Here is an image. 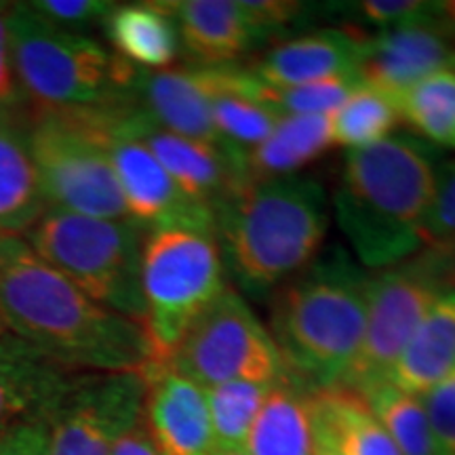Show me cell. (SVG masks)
<instances>
[{"instance_id":"cell-16","label":"cell","mask_w":455,"mask_h":455,"mask_svg":"<svg viewBox=\"0 0 455 455\" xmlns=\"http://www.w3.org/2000/svg\"><path fill=\"white\" fill-rule=\"evenodd\" d=\"M127 100L158 127L226 150L213 123L212 89L204 66L138 70Z\"/></svg>"},{"instance_id":"cell-4","label":"cell","mask_w":455,"mask_h":455,"mask_svg":"<svg viewBox=\"0 0 455 455\" xmlns=\"http://www.w3.org/2000/svg\"><path fill=\"white\" fill-rule=\"evenodd\" d=\"M371 276L346 253L315 259L272 295L270 335L289 375L310 390L333 388L361 346Z\"/></svg>"},{"instance_id":"cell-24","label":"cell","mask_w":455,"mask_h":455,"mask_svg":"<svg viewBox=\"0 0 455 455\" xmlns=\"http://www.w3.org/2000/svg\"><path fill=\"white\" fill-rule=\"evenodd\" d=\"M331 146V114L281 116L268 138L244 155V173L249 181L289 178Z\"/></svg>"},{"instance_id":"cell-20","label":"cell","mask_w":455,"mask_h":455,"mask_svg":"<svg viewBox=\"0 0 455 455\" xmlns=\"http://www.w3.org/2000/svg\"><path fill=\"white\" fill-rule=\"evenodd\" d=\"M312 392L293 375L272 386L249 430V455H316L318 435Z\"/></svg>"},{"instance_id":"cell-2","label":"cell","mask_w":455,"mask_h":455,"mask_svg":"<svg viewBox=\"0 0 455 455\" xmlns=\"http://www.w3.org/2000/svg\"><path fill=\"white\" fill-rule=\"evenodd\" d=\"M436 195L428 148L407 135L348 150L333 195L338 224L365 268L384 270L422 249Z\"/></svg>"},{"instance_id":"cell-32","label":"cell","mask_w":455,"mask_h":455,"mask_svg":"<svg viewBox=\"0 0 455 455\" xmlns=\"http://www.w3.org/2000/svg\"><path fill=\"white\" fill-rule=\"evenodd\" d=\"M28 4L49 24L74 32L93 21L106 20L114 9V3H108V0H36Z\"/></svg>"},{"instance_id":"cell-33","label":"cell","mask_w":455,"mask_h":455,"mask_svg":"<svg viewBox=\"0 0 455 455\" xmlns=\"http://www.w3.org/2000/svg\"><path fill=\"white\" fill-rule=\"evenodd\" d=\"M355 7L363 20L379 26L382 30L435 15V3H419V0H363Z\"/></svg>"},{"instance_id":"cell-11","label":"cell","mask_w":455,"mask_h":455,"mask_svg":"<svg viewBox=\"0 0 455 455\" xmlns=\"http://www.w3.org/2000/svg\"><path fill=\"white\" fill-rule=\"evenodd\" d=\"M146 378L140 371L78 373L49 422L47 455H112L140 424Z\"/></svg>"},{"instance_id":"cell-9","label":"cell","mask_w":455,"mask_h":455,"mask_svg":"<svg viewBox=\"0 0 455 455\" xmlns=\"http://www.w3.org/2000/svg\"><path fill=\"white\" fill-rule=\"evenodd\" d=\"M432 249L371 276L365 333L339 388L365 395L373 386L388 382L392 367L426 312L449 289L447 249Z\"/></svg>"},{"instance_id":"cell-6","label":"cell","mask_w":455,"mask_h":455,"mask_svg":"<svg viewBox=\"0 0 455 455\" xmlns=\"http://www.w3.org/2000/svg\"><path fill=\"white\" fill-rule=\"evenodd\" d=\"M146 235L148 230L131 220L47 209L21 238L87 298L144 325L141 251Z\"/></svg>"},{"instance_id":"cell-39","label":"cell","mask_w":455,"mask_h":455,"mask_svg":"<svg viewBox=\"0 0 455 455\" xmlns=\"http://www.w3.org/2000/svg\"><path fill=\"white\" fill-rule=\"evenodd\" d=\"M316 455H339L338 451H335L333 447H329L327 443H323V441H318V453Z\"/></svg>"},{"instance_id":"cell-26","label":"cell","mask_w":455,"mask_h":455,"mask_svg":"<svg viewBox=\"0 0 455 455\" xmlns=\"http://www.w3.org/2000/svg\"><path fill=\"white\" fill-rule=\"evenodd\" d=\"M396 112L413 133L430 144L455 150V70H443L407 89Z\"/></svg>"},{"instance_id":"cell-36","label":"cell","mask_w":455,"mask_h":455,"mask_svg":"<svg viewBox=\"0 0 455 455\" xmlns=\"http://www.w3.org/2000/svg\"><path fill=\"white\" fill-rule=\"evenodd\" d=\"M20 100V87L11 61L7 26H4V4H0V108L11 106Z\"/></svg>"},{"instance_id":"cell-13","label":"cell","mask_w":455,"mask_h":455,"mask_svg":"<svg viewBox=\"0 0 455 455\" xmlns=\"http://www.w3.org/2000/svg\"><path fill=\"white\" fill-rule=\"evenodd\" d=\"M455 70V32L436 15L363 36L356 78L392 104L424 78Z\"/></svg>"},{"instance_id":"cell-12","label":"cell","mask_w":455,"mask_h":455,"mask_svg":"<svg viewBox=\"0 0 455 455\" xmlns=\"http://www.w3.org/2000/svg\"><path fill=\"white\" fill-rule=\"evenodd\" d=\"M123 104L101 108L100 116L104 144L123 192L129 220L144 230L167 226H196L215 230L213 213L190 201L144 141L127 127L123 118Z\"/></svg>"},{"instance_id":"cell-15","label":"cell","mask_w":455,"mask_h":455,"mask_svg":"<svg viewBox=\"0 0 455 455\" xmlns=\"http://www.w3.org/2000/svg\"><path fill=\"white\" fill-rule=\"evenodd\" d=\"M146 378L141 426L161 455H213V436L207 392L175 371L158 367Z\"/></svg>"},{"instance_id":"cell-25","label":"cell","mask_w":455,"mask_h":455,"mask_svg":"<svg viewBox=\"0 0 455 455\" xmlns=\"http://www.w3.org/2000/svg\"><path fill=\"white\" fill-rule=\"evenodd\" d=\"M47 209L26 133L0 112V236H24Z\"/></svg>"},{"instance_id":"cell-30","label":"cell","mask_w":455,"mask_h":455,"mask_svg":"<svg viewBox=\"0 0 455 455\" xmlns=\"http://www.w3.org/2000/svg\"><path fill=\"white\" fill-rule=\"evenodd\" d=\"M455 243V161L436 171V195L424 221V244L449 249Z\"/></svg>"},{"instance_id":"cell-1","label":"cell","mask_w":455,"mask_h":455,"mask_svg":"<svg viewBox=\"0 0 455 455\" xmlns=\"http://www.w3.org/2000/svg\"><path fill=\"white\" fill-rule=\"evenodd\" d=\"M0 333L72 373H144L155 358L140 321L87 298L21 236L0 238Z\"/></svg>"},{"instance_id":"cell-31","label":"cell","mask_w":455,"mask_h":455,"mask_svg":"<svg viewBox=\"0 0 455 455\" xmlns=\"http://www.w3.org/2000/svg\"><path fill=\"white\" fill-rule=\"evenodd\" d=\"M422 398L436 455H455V369Z\"/></svg>"},{"instance_id":"cell-5","label":"cell","mask_w":455,"mask_h":455,"mask_svg":"<svg viewBox=\"0 0 455 455\" xmlns=\"http://www.w3.org/2000/svg\"><path fill=\"white\" fill-rule=\"evenodd\" d=\"M17 83L44 110H95L127 101L135 72L104 44L44 21L28 3L4 9Z\"/></svg>"},{"instance_id":"cell-28","label":"cell","mask_w":455,"mask_h":455,"mask_svg":"<svg viewBox=\"0 0 455 455\" xmlns=\"http://www.w3.org/2000/svg\"><path fill=\"white\" fill-rule=\"evenodd\" d=\"M398 123L401 118L396 106L386 95L367 84H358L331 114V141L333 146L358 150L388 140Z\"/></svg>"},{"instance_id":"cell-18","label":"cell","mask_w":455,"mask_h":455,"mask_svg":"<svg viewBox=\"0 0 455 455\" xmlns=\"http://www.w3.org/2000/svg\"><path fill=\"white\" fill-rule=\"evenodd\" d=\"M361 41V34L341 28L316 30L276 44L251 68V72L261 83L276 89L338 76L356 78Z\"/></svg>"},{"instance_id":"cell-23","label":"cell","mask_w":455,"mask_h":455,"mask_svg":"<svg viewBox=\"0 0 455 455\" xmlns=\"http://www.w3.org/2000/svg\"><path fill=\"white\" fill-rule=\"evenodd\" d=\"M318 441L339 455H401L395 441L356 392L323 388L312 392Z\"/></svg>"},{"instance_id":"cell-38","label":"cell","mask_w":455,"mask_h":455,"mask_svg":"<svg viewBox=\"0 0 455 455\" xmlns=\"http://www.w3.org/2000/svg\"><path fill=\"white\" fill-rule=\"evenodd\" d=\"M435 15L445 24L449 30L455 32V0H445V3H435Z\"/></svg>"},{"instance_id":"cell-34","label":"cell","mask_w":455,"mask_h":455,"mask_svg":"<svg viewBox=\"0 0 455 455\" xmlns=\"http://www.w3.org/2000/svg\"><path fill=\"white\" fill-rule=\"evenodd\" d=\"M51 419H32L0 435V455H47Z\"/></svg>"},{"instance_id":"cell-14","label":"cell","mask_w":455,"mask_h":455,"mask_svg":"<svg viewBox=\"0 0 455 455\" xmlns=\"http://www.w3.org/2000/svg\"><path fill=\"white\" fill-rule=\"evenodd\" d=\"M123 118L173 178L180 190L212 213L249 184L243 156L171 133L152 123L129 100L123 104Z\"/></svg>"},{"instance_id":"cell-21","label":"cell","mask_w":455,"mask_h":455,"mask_svg":"<svg viewBox=\"0 0 455 455\" xmlns=\"http://www.w3.org/2000/svg\"><path fill=\"white\" fill-rule=\"evenodd\" d=\"M455 369V287L430 306L405 350L392 367L388 382L413 396H424Z\"/></svg>"},{"instance_id":"cell-35","label":"cell","mask_w":455,"mask_h":455,"mask_svg":"<svg viewBox=\"0 0 455 455\" xmlns=\"http://www.w3.org/2000/svg\"><path fill=\"white\" fill-rule=\"evenodd\" d=\"M243 9L259 32V36L284 28L304 11V4L289 3V0H243Z\"/></svg>"},{"instance_id":"cell-19","label":"cell","mask_w":455,"mask_h":455,"mask_svg":"<svg viewBox=\"0 0 455 455\" xmlns=\"http://www.w3.org/2000/svg\"><path fill=\"white\" fill-rule=\"evenodd\" d=\"M163 4L173 17L180 44L204 68L230 66L261 38L238 0H180Z\"/></svg>"},{"instance_id":"cell-3","label":"cell","mask_w":455,"mask_h":455,"mask_svg":"<svg viewBox=\"0 0 455 455\" xmlns=\"http://www.w3.org/2000/svg\"><path fill=\"white\" fill-rule=\"evenodd\" d=\"M224 266L244 293L264 295L298 276L321 253L327 192L301 175L249 181L213 213Z\"/></svg>"},{"instance_id":"cell-22","label":"cell","mask_w":455,"mask_h":455,"mask_svg":"<svg viewBox=\"0 0 455 455\" xmlns=\"http://www.w3.org/2000/svg\"><path fill=\"white\" fill-rule=\"evenodd\" d=\"M104 24L116 55L138 70H167L178 57L180 34L163 3L114 4Z\"/></svg>"},{"instance_id":"cell-7","label":"cell","mask_w":455,"mask_h":455,"mask_svg":"<svg viewBox=\"0 0 455 455\" xmlns=\"http://www.w3.org/2000/svg\"><path fill=\"white\" fill-rule=\"evenodd\" d=\"M224 275V258L212 228L148 230L141 251V293L144 327L155 358L146 371L169 367L188 329L228 287Z\"/></svg>"},{"instance_id":"cell-40","label":"cell","mask_w":455,"mask_h":455,"mask_svg":"<svg viewBox=\"0 0 455 455\" xmlns=\"http://www.w3.org/2000/svg\"><path fill=\"white\" fill-rule=\"evenodd\" d=\"M213 455H249L244 449H232V451H215Z\"/></svg>"},{"instance_id":"cell-8","label":"cell","mask_w":455,"mask_h":455,"mask_svg":"<svg viewBox=\"0 0 455 455\" xmlns=\"http://www.w3.org/2000/svg\"><path fill=\"white\" fill-rule=\"evenodd\" d=\"M101 108L43 110L26 133L38 186L49 209L104 220H129L110 155Z\"/></svg>"},{"instance_id":"cell-27","label":"cell","mask_w":455,"mask_h":455,"mask_svg":"<svg viewBox=\"0 0 455 455\" xmlns=\"http://www.w3.org/2000/svg\"><path fill=\"white\" fill-rule=\"evenodd\" d=\"M361 396L382 422L401 455H436L422 398L407 395L390 382L373 386Z\"/></svg>"},{"instance_id":"cell-17","label":"cell","mask_w":455,"mask_h":455,"mask_svg":"<svg viewBox=\"0 0 455 455\" xmlns=\"http://www.w3.org/2000/svg\"><path fill=\"white\" fill-rule=\"evenodd\" d=\"M76 375L26 341L0 333V435L32 419H51Z\"/></svg>"},{"instance_id":"cell-10","label":"cell","mask_w":455,"mask_h":455,"mask_svg":"<svg viewBox=\"0 0 455 455\" xmlns=\"http://www.w3.org/2000/svg\"><path fill=\"white\" fill-rule=\"evenodd\" d=\"M169 367L201 388L226 382L276 384L289 375L270 331L232 287L188 329Z\"/></svg>"},{"instance_id":"cell-29","label":"cell","mask_w":455,"mask_h":455,"mask_svg":"<svg viewBox=\"0 0 455 455\" xmlns=\"http://www.w3.org/2000/svg\"><path fill=\"white\" fill-rule=\"evenodd\" d=\"M275 384L226 382L204 388L218 451L244 449L249 430Z\"/></svg>"},{"instance_id":"cell-37","label":"cell","mask_w":455,"mask_h":455,"mask_svg":"<svg viewBox=\"0 0 455 455\" xmlns=\"http://www.w3.org/2000/svg\"><path fill=\"white\" fill-rule=\"evenodd\" d=\"M112 455H161L152 445V441L148 439L141 419L138 426L124 432L121 439L116 441V445L112 449Z\"/></svg>"},{"instance_id":"cell-41","label":"cell","mask_w":455,"mask_h":455,"mask_svg":"<svg viewBox=\"0 0 455 455\" xmlns=\"http://www.w3.org/2000/svg\"><path fill=\"white\" fill-rule=\"evenodd\" d=\"M0 238H3V236H0Z\"/></svg>"}]
</instances>
